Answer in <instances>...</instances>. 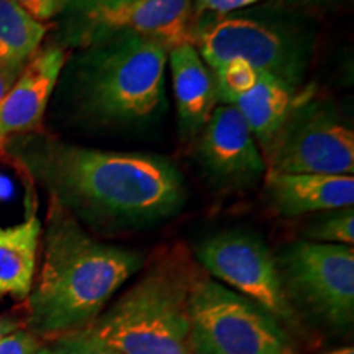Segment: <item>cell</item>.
<instances>
[{"mask_svg":"<svg viewBox=\"0 0 354 354\" xmlns=\"http://www.w3.org/2000/svg\"><path fill=\"white\" fill-rule=\"evenodd\" d=\"M28 158L53 198L95 227H146L177 214L185 201L183 176L158 154L46 143Z\"/></svg>","mask_w":354,"mask_h":354,"instance_id":"cell-1","label":"cell"},{"mask_svg":"<svg viewBox=\"0 0 354 354\" xmlns=\"http://www.w3.org/2000/svg\"><path fill=\"white\" fill-rule=\"evenodd\" d=\"M143 266L140 253L97 241L53 198L43 234V263L28 300L37 336L82 330Z\"/></svg>","mask_w":354,"mask_h":354,"instance_id":"cell-2","label":"cell"},{"mask_svg":"<svg viewBox=\"0 0 354 354\" xmlns=\"http://www.w3.org/2000/svg\"><path fill=\"white\" fill-rule=\"evenodd\" d=\"M196 279L180 250L162 254L88 328L122 354H196L189 317Z\"/></svg>","mask_w":354,"mask_h":354,"instance_id":"cell-3","label":"cell"},{"mask_svg":"<svg viewBox=\"0 0 354 354\" xmlns=\"http://www.w3.org/2000/svg\"><path fill=\"white\" fill-rule=\"evenodd\" d=\"M167 51L127 32L95 35L81 57L76 95L81 112L99 123H136L156 112L165 92Z\"/></svg>","mask_w":354,"mask_h":354,"instance_id":"cell-4","label":"cell"},{"mask_svg":"<svg viewBox=\"0 0 354 354\" xmlns=\"http://www.w3.org/2000/svg\"><path fill=\"white\" fill-rule=\"evenodd\" d=\"M189 317L196 354H295L277 318L212 279L192 284Z\"/></svg>","mask_w":354,"mask_h":354,"instance_id":"cell-5","label":"cell"},{"mask_svg":"<svg viewBox=\"0 0 354 354\" xmlns=\"http://www.w3.org/2000/svg\"><path fill=\"white\" fill-rule=\"evenodd\" d=\"M277 261L287 299L336 330L351 328L354 320L353 246L299 241L287 246Z\"/></svg>","mask_w":354,"mask_h":354,"instance_id":"cell-6","label":"cell"},{"mask_svg":"<svg viewBox=\"0 0 354 354\" xmlns=\"http://www.w3.org/2000/svg\"><path fill=\"white\" fill-rule=\"evenodd\" d=\"M194 46L212 71L243 59L259 74L295 87L304 76L305 50L292 35L277 26L246 17H220L196 26Z\"/></svg>","mask_w":354,"mask_h":354,"instance_id":"cell-7","label":"cell"},{"mask_svg":"<svg viewBox=\"0 0 354 354\" xmlns=\"http://www.w3.org/2000/svg\"><path fill=\"white\" fill-rule=\"evenodd\" d=\"M197 259L212 276L234 287L279 322L295 323L277 261L259 236L246 232L214 234L197 246Z\"/></svg>","mask_w":354,"mask_h":354,"instance_id":"cell-8","label":"cell"},{"mask_svg":"<svg viewBox=\"0 0 354 354\" xmlns=\"http://www.w3.org/2000/svg\"><path fill=\"white\" fill-rule=\"evenodd\" d=\"M269 154L274 172L353 176L354 133L325 109L295 107Z\"/></svg>","mask_w":354,"mask_h":354,"instance_id":"cell-9","label":"cell"},{"mask_svg":"<svg viewBox=\"0 0 354 354\" xmlns=\"http://www.w3.org/2000/svg\"><path fill=\"white\" fill-rule=\"evenodd\" d=\"M84 17L94 37L127 32L161 44L167 53L183 44H194L197 26L194 0H133L97 8Z\"/></svg>","mask_w":354,"mask_h":354,"instance_id":"cell-10","label":"cell"},{"mask_svg":"<svg viewBox=\"0 0 354 354\" xmlns=\"http://www.w3.org/2000/svg\"><path fill=\"white\" fill-rule=\"evenodd\" d=\"M203 165L216 179L245 184L266 172V161L250 127L233 105L212 112L198 146Z\"/></svg>","mask_w":354,"mask_h":354,"instance_id":"cell-11","label":"cell"},{"mask_svg":"<svg viewBox=\"0 0 354 354\" xmlns=\"http://www.w3.org/2000/svg\"><path fill=\"white\" fill-rule=\"evenodd\" d=\"M64 64L66 53L51 46L37 53L24 66L15 84L0 102V135L32 131L41 125Z\"/></svg>","mask_w":354,"mask_h":354,"instance_id":"cell-12","label":"cell"},{"mask_svg":"<svg viewBox=\"0 0 354 354\" xmlns=\"http://www.w3.org/2000/svg\"><path fill=\"white\" fill-rule=\"evenodd\" d=\"M266 192L271 205L284 216L348 209L354 203V177L269 171Z\"/></svg>","mask_w":354,"mask_h":354,"instance_id":"cell-13","label":"cell"},{"mask_svg":"<svg viewBox=\"0 0 354 354\" xmlns=\"http://www.w3.org/2000/svg\"><path fill=\"white\" fill-rule=\"evenodd\" d=\"M179 123L184 133L194 135L207 125L215 110V74L203 63L194 44H183L167 53Z\"/></svg>","mask_w":354,"mask_h":354,"instance_id":"cell-14","label":"cell"},{"mask_svg":"<svg viewBox=\"0 0 354 354\" xmlns=\"http://www.w3.org/2000/svg\"><path fill=\"white\" fill-rule=\"evenodd\" d=\"M295 87L284 81L259 74L256 86L233 102V107L241 113L254 138L261 141L266 151L274 145L290 113L297 107Z\"/></svg>","mask_w":354,"mask_h":354,"instance_id":"cell-15","label":"cell"},{"mask_svg":"<svg viewBox=\"0 0 354 354\" xmlns=\"http://www.w3.org/2000/svg\"><path fill=\"white\" fill-rule=\"evenodd\" d=\"M39 240L41 221L37 215L13 227H0V297L24 299L32 292Z\"/></svg>","mask_w":354,"mask_h":354,"instance_id":"cell-16","label":"cell"},{"mask_svg":"<svg viewBox=\"0 0 354 354\" xmlns=\"http://www.w3.org/2000/svg\"><path fill=\"white\" fill-rule=\"evenodd\" d=\"M46 32L48 26L35 20L17 0H0V66L24 69Z\"/></svg>","mask_w":354,"mask_h":354,"instance_id":"cell-17","label":"cell"},{"mask_svg":"<svg viewBox=\"0 0 354 354\" xmlns=\"http://www.w3.org/2000/svg\"><path fill=\"white\" fill-rule=\"evenodd\" d=\"M216 81L218 100L225 105H233V102L251 91L258 82L259 73L253 66L243 59H230L214 71Z\"/></svg>","mask_w":354,"mask_h":354,"instance_id":"cell-18","label":"cell"},{"mask_svg":"<svg viewBox=\"0 0 354 354\" xmlns=\"http://www.w3.org/2000/svg\"><path fill=\"white\" fill-rule=\"evenodd\" d=\"M310 241L330 243V245H354V210L353 207L339 209L326 218L318 220L307 230Z\"/></svg>","mask_w":354,"mask_h":354,"instance_id":"cell-19","label":"cell"},{"mask_svg":"<svg viewBox=\"0 0 354 354\" xmlns=\"http://www.w3.org/2000/svg\"><path fill=\"white\" fill-rule=\"evenodd\" d=\"M56 354H122L104 343L88 326L57 336L51 346Z\"/></svg>","mask_w":354,"mask_h":354,"instance_id":"cell-20","label":"cell"},{"mask_svg":"<svg viewBox=\"0 0 354 354\" xmlns=\"http://www.w3.org/2000/svg\"><path fill=\"white\" fill-rule=\"evenodd\" d=\"M38 336L30 330H13L0 338V354H35L41 349Z\"/></svg>","mask_w":354,"mask_h":354,"instance_id":"cell-21","label":"cell"},{"mask_svg":"<svg viewBox=\"0 0 354 354\" xmlns=\"http://www.w3.org/2000/svg\"><path fill=\"white\" fill-rule=\"evenodd\" d=\"M20 7H24L35 20L46 21L53 19L56 13L68 7L69 0H17Z\"/></svg>","mask_w":354,"mask_h":354,"instance_id":"cell-22","label":"cell"},{"mask_svg":"<svg viewBox=\"0 0 354 354\" xmlns=\"http://www.w3.org/2000/svg\"><path fill=\"white\" fill-rule=\"evenodd\" d=\"M259 0H194V12L196 15H202L205 12L216 13V15H225L238 8L253 6Z\"/></svg>","mask_w":354,"mask_h":354,"instance_id":"cell-23","label":"cell"},{"mask_svg":"<svg viewBox=\"0 0 354 354\" xmlns=\"http://www.w3.org/2000/svg\"><path fill=\"white\" fill-rule=\"evenodd\" d=\"M133 2V0H69L68 7L76 8L77 12H81L86 15V13L97 10V8H105V7H117L122 6V3Z\"/></svg>","mask_w":354,"mask_h":354,"instance_id":"cell-24","label":"cell"},{"mask_svg":"<svg viewBox=\"0 0 354 354\" xmlns=\"http://www.w3.org/2000/svg\"><path fill=\"white\" fill-rule=\"evenodd\" d=\"M21 71H15L10 68H6V66H0V102H2L3 97L8 94L13 84H15L17 77Z\"/></svg>","mask_w":354,"mask_h":354,"instance_id":"cell-25","label":"cell"},{"mask_svg":"<svg viewBox=\"0 0 354 354\" xmlns=\"http://www.w3.org/2000/svg\"><path fill=\"white\" fill-rule=\"evenodd\" d=\"M17 328H19V322L10 317H0V338Z\"/></svg>","mask_w":354,"mask_h":354,"instance_id":"cell-26","label":"cell"},{"mask_svg":"<svg viewBox=\"0 0 354 354\" xmlns=\"http://www.w3.org/2000/svg\"><path fill=\"white\" fill-rule=\"evenodd\" d=\"M325 354H354V348H353V346L336 348V349H331V351L325 353Z\"/></svg>","mask_w":354,"mask_h":354,"instance_id":"cell-27","label":"cell"},{"mask_svg":"<svg viewBox=\"0 0 354 354\" xmlns=\"http://www.w3.org/2000/svg\"><path fill=\"white\" fill-rule=\"evenodd\" d=\"M289 3H317V2H326V0H284Z\"/></svg>","mask_w":354,"mask_h":354,"instance_id":"cell-28","label":"cell"},{"mask_svg":"<svg viewBox=\"0 0 354 354\" xmlns=\"http://www.w3.org/2000/svg\"><path fill=\"white\" fill-rule=\"evenodd\" d=\"M35 354H56V353L53 351L51 348H41V349H38V351Z\"/></svg>","mask_w":354,"mask_h":354,"instance_id":"cell-29","label":"cell"}]
</instances>
